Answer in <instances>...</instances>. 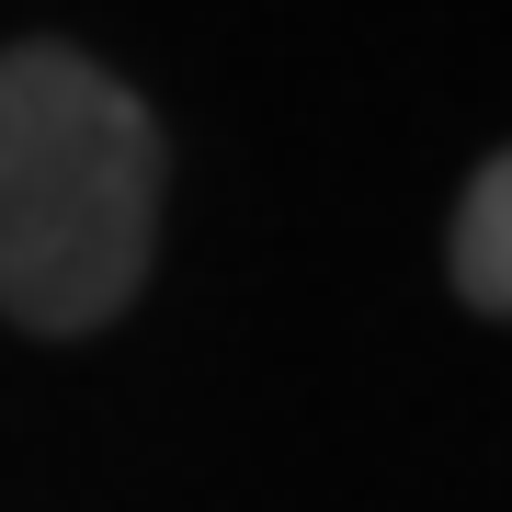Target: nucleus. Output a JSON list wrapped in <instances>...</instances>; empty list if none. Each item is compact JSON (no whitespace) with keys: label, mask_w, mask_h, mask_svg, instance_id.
<instances>
[{"label":"nucleus","mask_w":512,"mask_h":512,"mask_svg":"<svg viewBox=\"0 0 512 512\" xmlns=\"http://www.w3.org/2000/svg\"><path fill=\"white\" fill-rule=\"evenodd\" d=\"M160 251V126L80 46L0 57V319L103 330Z\"/></svg>","instance_id":"obj_1"},{"label":"nucleus","mask_w":512,"mask_h":512,"mask_svg":"<svg viewBox=\"0 0 512 512\" xmlns=\"http://www.w3.org/2000/svg\"><path fill=\"white\" fill-rule=\"evenodd\" d=\"M456 296L467 308H512V160H478L467 217H456Z\"/></svg>","instance_id":"obj_2"}]
</instances>
